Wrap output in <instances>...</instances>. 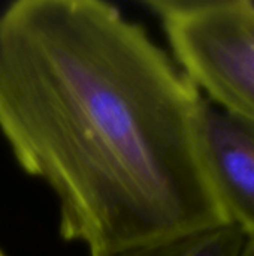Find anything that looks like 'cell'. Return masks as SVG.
<instances>
[{"label": "cell", "instance_id": "7a4b0ae2", "mask_svg": "<svg viewBox=\"0 0 254 256\" xmlns=\"http://www.w3.org/2000/svg\"><path fill=\"white\" fill-rule=\"evenodd\" d=\"M172 58L199 93L254 128V3L145 0Z\"/></svg>", "mask_w": 254, "mask_h": 256}, {"label": "cell", "instance_id": "5b68a950", "mask_svg": "<svg viewBox=\"0 0 254 256\" xmlns=\"http://www.w3.org/2000/svg\"><path fill=\"white\" fill-rule=\"evenodd\" d=\"M240 256H254V237H246V243Z\"/></svg>", "mask_w": 254, "mask_h": 256}, {"label": "cell", "instance_id": "277c9868", "mask_svg": "<svg viewBox=\"0 0 254 256\" xmlns=\"http://www.w3.org/2000/svg\"><path fill=\"white\" fill-rule=\"evenodd\" d=\"M246 236L234 225H225L201 234L150 244L115 256H240Z\"/></svg>", "mask_w": 254, "mask_h": 256}, {"label": "cell", "instance_id": "8992f818", "mask_svg": "<svg viewBox=\"0 0 254 256\" xmlns=\"http://www.w3.org/2000/svg\"><path fill=\"white\" fill-rule=\"evenodd\" d=\"M0 256H6V255H4V254H3V252L0 250Z\"/></svg>", "mask_w": 254, "mask_h": 256}, {"label": "cell", "instance_id": "6da1fadb", "mask_svg": "<svg viewBox=\"0 0 254 256\" xmlns=\"http://www.w3.org/2000/svg\"><path fill=\"white\" fill-rule=\"evenodd\" d=\"M204 96L103 0L0 14V134L58 206V234L115 256L229 225L199 146Z\"/></svg>", "mask_w": 254, "mask_h": 256}, {"label": "cell", "instance_id": "3957f363", "mask_svg": "<svg viewBox=\"0 0 254 256\" xmlns=\"http://www.w3.org/2000/svg\"><path fill=\"white\" fill-rule=\"evenodd\" d=\"M199 146L226 222L254 237V128L204 98Z\"/></svg>", "mask_w": 254, "mask_h": 256}]
</instances>
